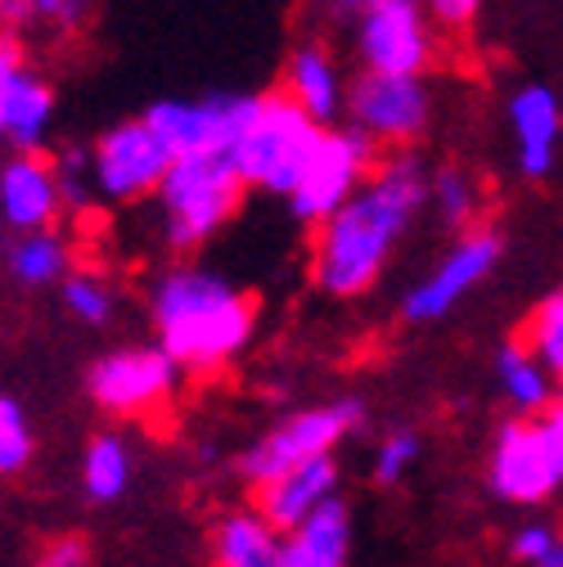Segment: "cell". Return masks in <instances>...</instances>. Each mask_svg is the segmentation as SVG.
<instances>
[{
  "instance_id": "cell-1",
  "label": "cell",
  "mask_w": 563,
  "mask_h": 567,
  "mask_svg": "<svg viewBox=\"0 0 563 567\" xmlns=\"http://www.w3.org/2000/svg\"><path fill=\"white\" fill-rule=\"evenodd\" d=\"M429 203V167L414 154L375 163L366 185L311 235V279L329 298H361L383 275L397 239Z\"/></svg>"
},
{
  "instance_id": "cell-2",
  "label": "cell",
  "mask_w": 563,
  "mask_h": 567,
  "mask_svg": "<svg viewBox=\"0 0 563 567\" xmlns=\"http://www.w3.org/2000/svg\"><path fill=\"white\" fill-rule=\"evenodd\" d=\"M158 347L181 370H217L248 347L257 316L235 284L207 266H176L150 298Z\"/></svg>"
},
{
  "instance_id": "cell-3",
  "label": "cell",
  "mask_w": 563,
  "mask_h": 567,
  "mask_svg": "<svg viewBox=\"0 0 563 567\" xmlns=\"http://www.w3.org/2000/svg\"><path fill=\"white\" fill-rule=\"evenodd\" d=\"M320 126L307 122L285 95H262L257 100V117L248 122V131L235 140V150L226 154L239 185H257L275 198H289L307 158L320 145Z\"/></svg>"
},
{
  "instance_id": "cell-4",
  "label": "cell",
  "mask_w": 563,
  "mask_h": 567,
  "mask_svg": "<svg viewBox=\"0 0 563 567\" xmlns=\"http://www.w3.org/2000/svg\"><path fill=\"white\" fill-rule=\"evenodd\" d=\"M154 194H158V212H163L167 248L185 252V248H198L203 239H213L235 217L244 185L226 154H207V158L172 163Z\"/></svg>"
},
{
  "instance_id": "cell-5",
  "label": "cell",
  "mask_w": 563,
  "mask_h": 567,
  "mask_svg": "<svg viewBox=\"0 0 563 567\" xmlns=\"http://www.w3.org/2000/svg\"><path fill=\"white\" fill-rule=\"evenodd\" d=\"M491 491L505 505H545L563 486V414L550 405L536 419H514L497 433L487 468Z\"/></svg>"
},
{
  "instance_id": "cell-6",
  "label": "cell",
  "mask_w": 563,
  "mask_h": 567,
  "mask_svg": "<svg viewBox=\"0 0 563 567\" xmlns=\"http://www.w3.org/2000/svg\"><path fill=\"white\" fill-rule=\"evenodd\" d=\"M257 100L248 91H213L203 100H154L140 122L154 131V140L167 150L172 163L181 158H207V154H231L235 140L257 117Z\"/></svg>"
},
{
  "instance_id": "cell-7",
  "label": "cell",
  "mask_w": 563,
  "mask_h": 567,
  "mask_svg": "<svg viewBox=\"0 0 563 567\" xmlns=\"http://www.w3.org/2000/svg\"><path fill=\"white\" fill-rule=\"evenodd\" d=\"M361 419H366V405L357 396H342V401H329V405H316V410H298L294 419H285L279 429H270L262 442H253L244 451L239 473L253 486H266V482L285 477L289 468H298L307 460L334 455V446L357 429Z\"/></svg>"
},
{
  "instance_id": "cell-8",
  "label": "cell",
  "mask_w": 563,
  "mask_h": 567,
  "mask_svg": "<svg viewBox=\"0 0 563 567\" xmlns=\"http://www.w3.org/2000/svg\"><path fill=\"white\" fill-rule=\"evenodd\" d=\"M375 163H379V150L370 145L357 126L325 131L316 154L307 158V167H303V176L294 185V194H289V212L303 226L329 221L334 212L366 185Z\"/></svg>"
},
{
  "instance_id": "cell-9",
  "label": "cell",
  "mask_w": 563,
  "mask_h": 567,
  "mask_svg": "<svg viewBox=\"0 0 563 567\" xmlns=\"http://www.w3.org/2000/svg\"><path fill=\"white\" fill-rule=\"evenodd\" d=\"M351 45L375 78H424L433 63V28L414 0H370L357 10Z\"/></svg>"
},
{
  "instance_id": "cell-10",
  "label": "cell",
  "mask_w": 563,
  "mask_h": 567,
  "mask_svg": "<svg viewBox=\"0 0 563 567\" xmlns=\"http://www.w3.org/2000/svg\"><path fill=\"white\" fill-rule=\"evenodd\" d=\"M342 109L351 113L370 145H410L429 131L433 122V95L424 86V78H375L361 73L357 82H347L342 91Z\"/></svg>"
},
{
  "instance_id": "cell-11",
  "label": "cell",
  "mask_w": 563,
  "mask_h": 567,
  "mask_svg": "<svg viewBox=\"0 0 563 567\" xmlns=\"http://www.w3.org/2000/svg\"><path fill=\"white\" fill-rule=\"evenodd\" d=\"M181 383V365L163 347H117L86 374L91 401L109 414H145L163 405Z\"/></svg>"
},
{
  "instance_id": "cell-12",
  "label": "cell",
  "mask_w": 563,
  "mask_h": 567,
  "mask_svg": "<svg viewBox=\"0 0 563 567\" xmlns=\"http://www.w3.org/2000/svg\"><path fill=\"white\" fill-rule=\"evenodd\" d=\"M167 167H172V158L154 140V131L140 117H126V122L109 126L95 140V150H91V189H100L113 203H131V198L154 194L163 185Z\"/></svg>"
},
{
  "instance_id": "cell-13",
  "label": "cell",
  "mask_w": 563,
  "mask_h": 567,
  "mask_svg": "<svg viewBox=\"0 0 563 567\" xmlns=\"http://www.w3.org/2000/svg\"><path fill=\"white\" fill-rule=\"evenodd\" d=\"M501 252H505V244H501L497 230H464L460 244L438 261V270L429 279H419L414 289L401 298V316L410 324H433V320L451 316L455 302L497 270Z\"/></svg>"
},
{
  "instance_id": "cell-14",
  "label": "cell",
  "mask_w": 563,
  "mask_h": 567,
  "mask_svg": "<svg viewBox=\"0 0 563 567\" xmlns=\"http://www.w3.org/2000/svg\"><path fill=\"white\" fill-rule=\"evenodd\" d=\"M54 172L41 154H14L0 163V221L14 235H41L59 217Z\"/></svg>"
},
{
  "instance_id": "cell-15",
  "label": "cell",
  "mask_w": 563,
  "mask_h": 567,
  "mask_svg": "<svg viewBox=\"0 0 563 567\" xmlns=\"http://www.w3.org/2000/svg\"><path fill=\"white\" fill-rule=\"evenodd\" d=\"M334 495H338V460L320 455V460H307V464L289 468L285 477L257 486V509L253 514L270 532H294L307 514H316L325 501H334Z\"/></svg>"
},
{
  "instance_id": "cell-16",
  "label": "cell",
  "mask_w": 563,
  "mask_h": 567,
  "mask_svg": "<svg viewBox=\"0 0 563 567\" xmlns=\"http://www.w3.org/2000/svg\"><path fill=\"white\" fill-rule=\"evenodd\" d=\"M342 73H338V63L334 54L320 45V41H303L294 45L289 63H285V100L307 117L316 122L320 131H329V122L342 113Z\"/></svg>"
},
{
  "instance_id": "cell-17",
  "label": "cell",
  "mask_w": 563,
  "mask_h": 567,
  "mask_svg": "<svg viewBox=\"0 0 563 567\" xmlns=\"http://www.w3.org/2000/svg\"><path fill=\"white\" fill-rule=\"evenodd\" d=\"M510 126L519 135V172L528 181H545L554 172V150H559V95L541 82L519 86L510 100Z\"/></svg>"
},
{
  "instance_id": "cell-18",
  "label": "cell",
  "mask_w": 563,
  "mask_h": 567,
  "mask_svg": "<svg viewBox=\"0 0 563 567\" xmlns=\"http://www.w3.org/2000/svg\"><path fill=\"white\" fill-rule=\"evenodd\" d=\"M347 558H351V509L342 495L325 501L275 545L279 567H347Z\"/></svg>"
},
{
  "instance_id": "cell-19",
  "label": "cell",
  "mask_w": 563,
  "mask_h": 567,
  "mask_svg": "<svg viewBox=\"0 0 563 567\" xmlns=\"http://www.w3.org/2000/svg\"><path fill=\"white\" fill-rule=\"evenodd\" d=\"M50 122H54V91L23 68L6 95V109H0V135H6L19 154H37L41 140L50 135Z\"/></svg>"
},
{
  "instance_id": "cell-20",
  "label": "cell",
  "mask_w": 563,
  "mask_h": 567,
  "mask_svg": "<svg viewBox=\"0 0 563 567\" xmlns=\"http://www.w3.org/2000/svg\"><path fill=\"white\" fill-rule=\"evenodd\" d=\"M497 379H501L505 401H510L523 419L545 414V410L554 405V396H559V379H550L519 342H505V347H501V357H497Z\"/></svg>"
},
{
  "instance_id": "cell-21",
  "label": "cell",
  "mask_w": 563,
  "mask_h": 567,
  "mask_svg": "<svg viewBox=\"0 0 563 567\" xmlns=\"http://www.w3.org/2000/svg\"><path fill=\"white\" fill-rule=\"evenodd\" d=\"M275 545H279L275 532L253 509L226 514L217 523V532H213V567H253V563L270 558Z\"/></svg>"
},
{
  "instance_id": "cell-22",
  "label": "cell",
  "mask_w": 563,
  "mask_h": 567,
  "mask_svg": "<svg viewBox=\"0 0 563 567\" xmlns=\"http://www.w3.org/2000/svg\"><path fill=\"white\" fill-rule=\"evenodd\" d=\"M82 486H86L91 501H100V505H113V501H122V495H126V486H131V446L117 433H100L86 446Z\"/></svg>"
},
{
  "instance_id": "cell-23",
  "label": "cell",
  "mask_w": 563,
  "mask_h": 567,
  "mask_svg": "<svg viewBox=\"0 0 563 567\" xmlns=\"http://www.w3.org/2000/svg\"><path fill=\"white\" fill-rule=\"evenodd\" d=\"M10 275L23 284V289H45V284L68 275V244L54 230L41 235H19L10 244Z\"/></svg>"
},
{
  "instance_id": "cell-24",
  "label": "cell",
  "mask_w": 563,
  "mask_h": 567,
  "mask_svg": "<svg viewBox=\"0 0 563 567\" xmlns=\"http://www.w3.org/2000/svg\"><path fill=\"white\" fill-rule=\"evenodd\" d=\"M519 347L550 379H559V370H563V293L559 289L536 302V311L528 320V338Z\"/></svg>"
},
{
  "instance_id": "cell-25",
  "label": "cell",
  "mask_w": 563,
  "mask_h": 567,
  "mask_svg": "<svg viewBox=\"0 0 563 567\" xmlns=\"http://www.w3.org/2000/svg\"><path fill=\"white\" fill-rule=\"evenodd\" d=\"M429 198L438 207L442 226H451V230H469L478 221L482 198H478V185L469 181V172H460V167H438L429 176Z\"/></svg>"
},
{
  "instance_id": "cell-26",
  "label": "cell",
  "mask_w": 563,
  "mask_h": 567,
  "mask_svg": "<svg viewBox=\"0 0 563 567\" xmlns=\"http://www.w3.org/2000/svg\"><path fill=\"white\" fill-rule=\"evenodd\" d=\"M63 307L73 311L82 324H109L117 298H113V289H109L100 275L73 270V275H63Z\"/></svg>"
},
{
  "instance_id": "cell-27",
  "label": "cell",
  "mask_w": 563,
  "mask_h": 567,
  "mask_svg": "<svg viewBox=\"0 0 563 567\" xmlns=\"http://www.w3.org/2000/svg\"><path fill=\"white\" fill-rule=\"evenodd\" d=\"M32 460V429L14 396H0V477L19 473Z\"/></svg>"
},
{
  "instance_id": "cell-28",
  "label": "cell",
  "mask_w": 563,
  "mask_h": 567,
  "mask_svg": "<svg viewBox=\"0 0 563 567\" xmlns=\"http://www.w3.org/2000/svg\"><path fill=\"white\" fill-rule=\"evenodd\" d=\"M50 172H54L59 203H73V207L91 203V150H63L50 163Z\"/></svg>"
},
{
  "instance_id": "cell-29",
  "label": "cell",
  "mask_w": 563,
  "mask_h": 567,
  "mask_svg": "<svg viewBox=\"0 0 563 567\" xmlns=\"http://www.w3.org/2000/svg\"><path fill=\"white\" fill-rule=\"evenodd\" d=\"M419 460V437L410 433V429H397L392 437H383V446L375 451V482L379 486H397L406 473H410V464Z\"/></svg>"
},
{
  "instance_id": "cell-30",
  "label": "cell",
  "mask_w": 563,
  "mask_h": 567,
  "mask_svg": "<svg viewBox=\"0 0 563 567\" xmlns=\"http://www.w3.org/2000/svg\"><path fill=\"white\" fill-rule=\"evenodd\" d=\"M559 545H563V540H559V532H554L550 523H523V527L514 532V540H510V554H514L519 563L541 567L545 554H554Z\"/></svg>"
},
{
  "instance_id": "cell-31",
  "label": "cell",
  "mask_w": 563,
  "mask_h": 567,
  "mask_svg": "<svg viewBox=\"0 0 563 567\" xmlns=\"http://www.w3.org/2000/svg\"><path fill=\"white\" fill-rule=\"evenodd\" d=\"M37 567H86V545L82 540H54L45 554H41V563Z\"/></svg>"
},
{
  "instance_id": "cell-32",
  "label": "cell",
  "mask_w": 563,
  "mask_h": 567,
  "mask_svg": "<svg viewBox=\"0 0 563 567\" xmlns=\"http://www.w3.org/2000/svg\"><path fill=\"white\" fill-rule=\"evenodd\" d=\"M429 14H433L442 28H469L473 14H478V6H473V0H433Z\"/></svg>"
},
{
  "instance_id": "cell-33",
  "label": "cell",
  "mask_w": 563,
  "mask_h": 567,
  "mask_svg": "<svg viewBox=\"0 0 563 567\" xmlns=\"http://www.w3.org/2000/svg\"><path fill=\"white\" fill-rule=\"evenodd\" d=\"M19 73H23V54H19V45L0 41V109H6V95H10V86H14Z\"/></svg>"
},
{
  "instance_id": "cell-34",
  "label": "cell",
  "mask_w": 563,
  "mask_h": 567,
  "mask_svg": "<svg viewBox=\"0 0 563 567\" xmlns=\"http://www.w3.org/2000/svg\"><path fill=\"white\" fill-rule=\"evenodd\" d=\"M28 10H32V19H59V23H78L86 14V6H73V0H37Z\"/></svg>"
},
{
  "instance_id": "cell-35",
  "label": "cell",
  "mask_w": 563,
  "mask_h": 567,
  "mask_svg": "<svg viewBox=\"0 0 563 567\" xmlns=\"http://www.w3.org/2000/svg\"><path fill=\"white\" fill-rule=\"evenodd\" d=\"M541 567H563V545H559L554 554H545V563H541Z\"/></svg>"
},
{
  "instance_id": "cell-36",
  "label": "cell",
  "mask_w": 563,
  "mask_h": 567,
  "mask_svg": "<svg viewBox=\"0 0 563 567\" xmlns=\"http://www.w3.org/2000/svg\"><path fill=\"white\" fill-rule=\"evenodd\" d=\"M253 567H279V563H275V554H270V558H262V563H253Z\"/></svg>"
},
{
  "instance_id": "cell-37",
  "label": "cell",
  "mask_w": 563,
  "mask_h": 567,
  "mask_svg": "<svg viewBox=\"0 0 563 567\" xmlns=\"http://www.w3.org/2000/svg\"><path fill=\"white\" fill-rule=\"evenodd\" d=\"M0 32H6V19H0Z\"/></svg>"
}]
</instances>
